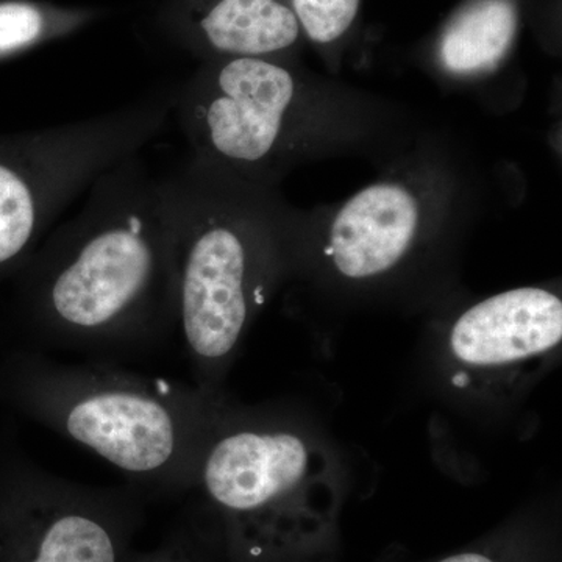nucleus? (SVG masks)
Here are the masks:
<instances>
[{"label":"nucleus","mask_w":562,"mask_h":562,"mask_svg":"<svg viewBox=\"0 0 562 562\" xmlns=\"http://www.w3.org/2000/svg\"><path fill=\"white\" fill-rule=\"evenodd\" d=\"M139 155L103 172L18 272L36 346L110 361L176 331L171 195Z\"/></svg>","instance_id":"1"},{"label":"nucleus","mask_w":562,"mask_h":562,"mask_svg":"<svg viewBox=\"0 0 562 562\" xmlns=\"http://www.w3.org/2000/svg\"><path fill=\"white\" fill-rule=\"evenodd\" d=\"M0 397L98 454L146 495L192 490L203 446L222 413L203 387L110 361L55 360L41 350H16L3 360Z\"/></svg>","instance_id":"2"},{"label":"nucleus","mask_w":562,"mask_h":562,"mask_svg":"<svg viewBox=\"0 0 562 562\" xmlns=\"http://www.w3.org/2000/svg\"><path fill=\"white\" fill-rule=\"evenodd\" d=\"M166 183L176 231V331L198 386L211 391L272 290L290 211L273 187L191 158Z\"/></svg>","instance_id":"3"},{"label":"nucleus","mask_w":562,"mask_h":562,"mask_svg":"<svg viewBox=\"0 0 562 562\" xmlns=\"http://www.w3.org/2000/svg\"><path fill=\"white\" fill-rule=\"evenodd\" d=\"M301 435L276 420L220 416L199 458L192 490L231 562H291L328 552L335 487Z\"/></svg>","instance_id":"4"},{"label":"nucleus","mask_w":562,"mask_h":562,"mask_svg":"<svg viewBox=\"0 0 562 562\" xmlns=\"http://www.w3.org/2000/svg\"><path fill=\"white\" fill-rule=\"evenodd\" d=\"M191 160L273 187L316 147V88L284 58H214L177 87Z\"/></svg>","instance_id":"5"},{"label":"nucleus","mask_w":562,"mask_h":562,"mask_svg":"<svg viewBox=\"0 0 562 562\" xmlns=\"http://www.w3.org/2000/svg\"><path fill=\"white\" fill-rule=\"evenodd\" d=\"M173 88L87 120L0 139V277L20 272L77 199L171 120Z\"/></svg>","instance_id":"6"},{"label":"nucleus","mask_w":562,"mask_h":562,"mask_svg":"<svg viewBox=\"0 0 562 562\" xmlns=\"http://www.w3.org/2000/svg\"><path fill=\"white\" fill-rule=\"evenodd\" d=\"M146 497L70 482L0 447V562H128Z\"/></svg>","instance_id":"7"},{"label":"nucleus","mask_w":562,"mask_h":562,"mask_svg":"<svg viewBox=\"0 0 562 562\" xmlns=\"http://www.w3.org/2000/svg\"><path fill=\"white\" fill-rule=\"evenodd\" d=\"M430 213L431 199L416 181L401 177L375 181L333 214L327 257L346 279L384 276L419 241Z\"/></svg>","instance_id":"8"},{"label":"nucleus","mask_w":562,"mask_h":562,"mask_svg":"<svg viewBox=\"0 0 562 562\" xmlns=\"http://www.w3.org/2000/svg\"><path fill=\"white\" fill-rule=\"evenodd\" d=\"M162 24L203 61L283 58L302 35L291 0H168Z\"/></svg>","instance_id":"9"},{"label":"nucleus","mask_w":562,"mask_h":562,"mask_svg":"<svg viewBox=\"0 0 562 562\" xmlns=\"http://www.w3.org/2000/svg\"><path fill=\"white\" fill-rule=\"evenodd\" d=\"M562 338V302L543 288H517L476 303L450 333L454 358L498 368L554 349Z\"/></svg>","instance_id":"10"},{"label":"nucleus","mask_w":562,"mask_h":562,"mask_svg":"<svg viewBox=\"0 0 562 562\" xmlns=\"http://www.w3.org/2000/svg\"><path fill=\"white\" fill-rule=\"evenodd\" d=\"M519 29V11L513 0H476L443 31L438 61L443 72L471 79L501 66Z\"/></svg>","instance_id":"11"},{"label":"nucleus","mask_w":562,"mask_h":562,"mask_svg":"<svg viewBox=\"0 0 562 562\" xmlns=\"http://www.w3.org/2000/svg\"><path fill=\"white\" fill-rule=\"evenodd\" d=\"M99 11L44 0H0V60L18 57L80 32Z\"/></svg>","instance_id":"12"},{"label":"nucleus","mask_w":562,"mask_h":562,"mask_svg":"<svg viewBox=\"0 0 562 562\" xmlns=\"http://www.w3.org/2000/svg\"><path fill=\"white\" fill-rule=\"evenodd\" d=\"M128 562H231L216 528L201 505L179 517L151 549L135 550Z\"/></svg>","instance_id":"13"},{"label":"nucleus","mask_w":562,"mask_h":562,"mask_svg":"<svg viewBox=\"0 0 562 562\" xmlns=\"http://www.w3.org/2000/svg\"><path fill=\"white\" fill-rule=\"evenodd\" d=\"M361 0H291L301 33L313 43L331 44L342 38L357 18Z\"/></svg>","instance_id":"14"},{"label":"nucleus","mask_w":562,"mask_h":562,"mask_svg":"<svg viewBox=\"0 0 562 562\" xmlns=\"http://www.w3.org/2000/svg\"><path fill=\"white\" fill-rule=\"evenodd\" d=\"M492 543V546L473 547L462 552L449 554L436 562H549L546 557L539 558V550L531 543L517 542Z\"/></svg>","instance_id":"15"},{"label":"nucleus","mask_w":562,"mask_h":562,"mask_svg":"<svg viewBox=\"0 0 562 562\" xmlns=\"http://www.w3.org/2000/svg\"><path fill=\"white\" fill-rule=\"evenodd\" d=\"M317 558L314 557V558H301V560H294V561H291V562H316Z\"/></svg>","instance_id":"16"}]
</instances>
